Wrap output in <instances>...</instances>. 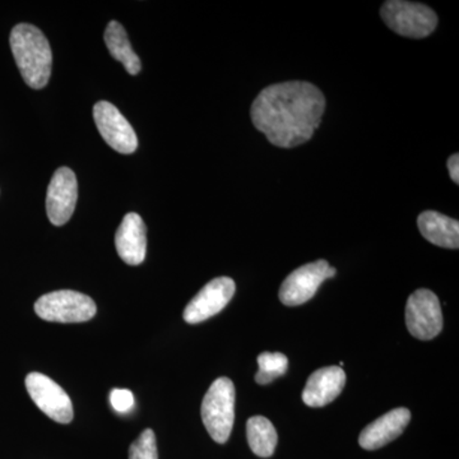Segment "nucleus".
<instances>
[{"mask_svg": "<svg viewBox=\"0 0 459 459\" xmlns=\"http://www.w3.org/2000/svg\"><path fill=\"white\" fill-rule=\"evenodd\" d=\"M325 110L318 87L305 81L271 84L261 91L250 108L256 131L280 148H294L312 140Z\"/></svg>", "mask_w": 459, "mask_h": 459, "instance_id": "nucleus-1", "label": "nucleus"}, {"mask_svg": "<svg viewBox=\"0 0 459 459\" xmlns=\"http://www.w3.org/2000/svg\"><path fill=\"white\" fill-rule=\"evenodd\" d=\"M12 53L27 86L41 90L49 82L53 53L47 36L29 23L14 26L9 36Z\"/></svg>", "mask_w": 459, "mask_h": 459, "instance_id": "nucleus-2", "label": "nucleus"}, {"mask_svg": "<svg viewBox=\"0 0 459 459\" xmlns=\"http://www.w3.org/2000/svg\"><path fill=\"white\" fill-rule=\"evenodd\" d=\"M235 385L229 377L214 380L202 402L201 415L204 428L214 442L225 444L235 421Z\"/></svg>", "mask_w": 459, "mask_h": 459, "instance_id": "nucleus-3", "label": "nucleus"}, {"mask_svg": "<svg viewBox=\"0 0 459 459\" xmlns=\"http://www.w3.org/2000/svg\"><path fill=\"white\" fill-rule=\"evenodd\" d=\"M380 17L392 31L409 39L428 38L437 26L433 9L406 0H388L380 8Z\"/></svg>", "mask_w": 459, "mask_h": 459, "instance_id": "nucleus-4", "label": "nucleus"}, {"mask_svg": "<svg viewBox=\"0 0 459 459\" xmlns=\"http://www.w3.org/2000/svg\"><path fill=\"white\" fill-rule=\"evenodd\" d=\"M35 312L48 322L81 323L92 319L98 307L90 296L72 290H60L41 296L35 303Z\"/></svg>", "mask_w": 459, "mask_h": 459, "instance_id": "nucleus-5", "label": "nucleus"}, {"mask_svg": "<svg viewBox=\"0 0 459 459\" xmlns=\"http://www.w3.org/2000/svg\"><path fill=\"white\" fill-rule=\"evenodd\" d=\"M336 268L331 267L327 261L307 263L287 276L280 289L281 303L286 307H299L307 303L316 294L320 285L325 280L336 276Z\"/></svg>", "mask_w": 459, "mask_h": 459, "instance_id": "nucleus-6", "label": "nucleus"}, {"mask_svg": "<svg viewBox=\"0 0 459 459\" xmlns=\"http://www.w3.org/2000/svg\"><path fill=\"white\" fill-rule=\"evenodd\" d=\"M406 325L411 336L430 341L443 329V313L439 299L427 289L416 290L406 305Z\"/></svg>", "mask_w": 459, "mask_h": 459, "instance_id": "nucleus-7", "label": "nucleus"}, {"mask_svg": "<svg viewBox=\"0 0 459 459\" xmlns=\"http://www.w3.org/2000/svg\"><path fill=\"white\" fill-rule=\"evenodd\" d=\"M26 388L30 397L54 421L69 424L74 420V404L65 389L49 377L31 373L26 377Z\"/></svg>", "mask_w": 459, "mask_h": 459, "instance_id": "nucleus-8", "label": "nucleus"}, {"mask_svg": "<svg viewBox=\"0 0 459 459\" xmlns=\"http://www.w3.org/2000/svg\"><path fill=\"white\" fill-rule=\"evenodd\" d=\"M93 119L101 137L117 152L131 155L137 150V134L115 105L99 101L93 107Z\"/></svg>", "mask_w": 459, "mask_h": 459, "instance_id": "nucleus-9", "label": "nucleus"}, {"mask_svg": "<svg viewBox=\"0 0 459 459\" xmlns=\"http://www.w3.org/2000/svg\"><path fill=\"white\" fill-rule=\"evenodd\" d=\"M235 291L237 285L230 277L210 281L186 305L184 320L189 325H197L212 318L230 303Z\"/></svg>", "mask_w": 459, "mask_h": 459, "instance_id": "nucleus-10", "label": "nucleus"}, {"mask_svg": "<svg viewBox=\"0 0 459 459\" xmlns=\"http://www.w3.org/2000/svg\"><path fill=\"white\" fill-rule=\"evenodd\" d=\"M78 198L75 174L69 168H59L51 178L47 193V212L56 226L65 225L71 220Z\"/></svg>", "mask_w": 459, "mask_h": 459, "instance_id": "nucleus-11", "label": "nucleus"}, {"mask_svg": "<svg viewBox=\"0 0 459 459\" xmlns=\"http://www.w3.org/2000/svg\"><path fill=\"white\" fill-rule=\"evenodd\" d=\"M410 410L400 407L389 411L361 431L359 444L367 451H377L397 439L410 424Z\"/></svg>", "mask_w": 459, "mask_h": 459, "instance_id": "nucleus-12", "label": "nucleus"}, {"mask_svg": "<svg viewBox=\"0 0 459 459\" xmlns=\"http://www.w3.org/2000/svg\"><path fill=\"white\" fill-rule=\"evenodd\" d=\"M117 255L126 264L138 265L146 258V225L138 213L131 212L124 217L115 234Z\"/></svg>", "mask_w": 459, "mask_h": 459, "instance_id": "nucleus-13", "label": "nucleus"}, {"mask_svg": "<svg viewBox=\"0 0 459 459\" xmlns=\"http://www.w3.org/2000/svg\"><path fill=\"white\" fill-rule=\"evenodd\" d=\"M346 374L340 367H327L314 371L303 391V401L309 407H325L343 391Z\"/></svg>", "mask_w": 459, "mask_h": 459, "instance_id": "nucleus-14", "label": "nucleus"}, {"mask_svg": "<svg viewBox=\"0 0 459 459\" xmlns=\"http://www.w3.org/2000/svg\"><path fill=\"white\" fill-rule=\"evenodd\" d=\"M420 232L429 243L446 249L459 247V222L446 214L425 211L418 219Z\"/></svg>", "mask_w": 459, "mask_h": 459, "instance_id": "nucleus-15", "label": "nucleus"}, {"mask_svg": "<svg viewBox=\"0 0 459 459\" xmlns=\"http://www.w3.org/2000/svg\"><path fill=\"white\" fill-rule=\"evenodd\" d=\"M104 39L111 56L117 62L122 63L129 74H140L142 69L140 57L133 51L128 35H126V30L119 22H117V21L108 22Z\"/></svg>", "mask_w": 459, "mask_h": 459, "instance_id": "nucleus-16", "label": "nucleus"}, {"mask_svg": "<svg viewBox=\"0 0 459 459\" xmlns=\"http://www.w3.org/2000/svg\"><path fill=\"white\" fill-rule=\"evenodd\" d=\"M247 437L252 452L262 458L271 457L279 442L273 424L263 416H253L247 420Z\"/></svg>", "mask_w": 459, "mask_h": 459, "instance_id": "nucleus-17", "label": "nucleus"}, {"mask_svg": "<svg viewBox=\"0 0 459 459\" xmlns=\"http://www.w3.org/2000/svg\"><path fill=\"white\" fill-rule=\"evenodd\" d=\"M258 367L255 382L265 385L286 373L289 369V359L281 352H263L258 356Z\"/></svg>", "mask_w": 459, "mask_h": 459, "instance_id": "nucleus-18", "label": "nucleus"}, {"mask_svg": "<svg viewBox=\"0 0 459 459\" xmlns=\"http://www.w3.org/2000/svg\"><path fill=\"white\" fill-rule=\"evenodd\" d=\"M129 459H159L156 435L146 429L129 448Z\"/></svg>", "mask_w": 459, "mask_h": 459, "instance_id": "nucleus-19", "label": "nucleus"}, {"mask_svg": "<svg viewBox=\"0 0 459 459\" xmlns=\"http://www.w3.org/2000/svg\"><path fill=\"white\" fill-rule=\"evenodd\" d=\"M111 406L119 413H126L134 406V395L128 389H114L110 394Z\"/></svg>", "mask_w": 459, "mask_h": 459, "instance_id": "nucleus-20", "label": "nucleus"}, {"mask_svg": "<svg viewBox=\"0 0 459 459\" xmlns=\"http://www.w3.org/2000/svg\"><path fill=\"white\" fill-rule=\"evenodd\" d=\"M446 166H448L449 175H451V179L453 183L459 184V155L458 153H455L448 159V162H446Z\"/></svg>", "mask_w": 459, "mask_h": 459, "instance_id": "nucleus-21", "label": "nucleus"}]
</instances>
